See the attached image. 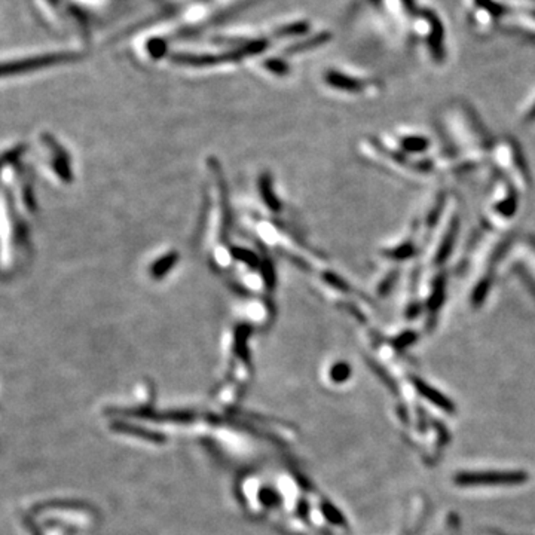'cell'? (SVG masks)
I'll use <instances>...</instances> for the list:
<instances>
[{
	"label": "cell",
	"instance_id": "277c9868",
	"mask_svg": "<svg viewBox=\"0 0 535 535\" xmlns=\"http://www.w3.org/2000/svg\"><path fill=\"white\" fill-rule=\"evenodd\" d=\"M260 192H262V197H264L265 202L268 204V206L272 208V210H278L280 208V204L275 198L274 193H272L271 191V182L268 177H264L262 179V186H260Z\"/></svg>",
	"mask_w": 535,
	"mask_h": 535
},
{
	"label": "cell",
	"instance_id": "7a4b0ae2",
	"mask_svg": "<svg viewBox=\"0 0 535 535\" xmlns=\"http://www.w3.org/2000/svg\"><path fill=\"white\" fill-rule=\"evenodd\" d=\"M176 260H177V253H170V255L161 257L150 269L152 277L159 280L164 275H167V272L174 266V264H176Z\"/></svg>",
	"mask_w": 535,
	"mask_h": 535
},
{
	"label": "cell",
	"instance_id": "5b68a950",
	"mask_svg": "<svg viewBox=\"0 0 535 535\" xmlns=\"http://www.w3.org/2000/svg\"><path fill=\"white\" fill-rule=\"evenodd\" d=\"M348 366H344V364H339L335 367V371L332 373V376L336 379V381H342L344 378H347L348 375Z\"/></svg>",
	"mask_w": 535,
	"mask_h": 535
},
{
	"label": "cell",
	"instance_id": "6da1fadb",
	"mask_svg": "<svg viewBox=\"0 0 535 535\" xmlns=\"http://www.w3.org/2000/svg\"><path fill=\"white\" fill-rule=\"evenodd\" d=\"M525 479V474L522 473H498V471H489V473H464L456 478V482L461 485H509V483H521Z\"/></svg>",
	"mask_w": 535,
	"mask_h": 535
},
{
	"label": "cell",
	"instance_id": "3957f363",
	"mask_svg": "<svg viewBox=\"0 0 535 535\" xmlns=\"http://www.w3.org/2000/svg\"><path fill=\"white\" fill-rule=\"evenodd\" d=\"M416 385H418V388H420V390L422 391V394H424L427 398H430V400H431L433 403H436L437 406H440V407H443V409L449 411V412H451V411H454V407L451 406V403L447 402L443 396H440V393H436V391H433L431 388L425 387V385H424V384H421V382H418Z\"/></svg>",
	"mask_w": 535,
	"mask_h": 535
}]
</instances>
